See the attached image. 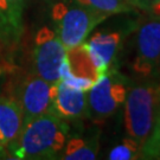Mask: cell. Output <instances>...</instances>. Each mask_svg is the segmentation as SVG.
<instances>
[{
  "mask_svg": "<svg viewBox=\"0 0 160 160\" xmlns=\"http://www.w3.org/2000/svg\"><path fill=\"white\" fill-rule=\"evenodd\" d=\"M159 63H160V61H159Z\"/></svg>",
  "mask_w": 160,
  "mask_h": 160,
  "instance_id": "19",
  "label": "cell"
},
{
  "mask_svg": "<svg viewBox=\"0 0 160 160\" xmlns=\"http://www.w3.org/2000/svg\"><path fill=\"white\" fill-rule=\"evenodd\" d=\"M55 84L43 80L38 75H31L24 81L18 97L23 110L24 123L40 115L53 113L52 100Z\"/></svg>",
  "mask_w": 160,
  "mask_h": 160,
  "instance_id": "7",
  "label": "cell"
},
{
  "mask_svg": "<svg viewBox=\"0 0 160 160\" xmlns=\"http://www.w3.org/2000/svg\"><path fill=\"white\" fill-rule=\"evenodd\" d=\"M1 148H2V146H1V145H0V152H1Z\"/></svg>",
  "mask_w": 160,
  "mask_h": 160,
  "instance_id": "18",
  "label": "cell"
},
{
  "mask_svg": "<svg viewBox=\"0 0 160 160\" xmlns=\"http://www.w3.org/2000/svg\"><path fill=\"white\" fill-rule=\"evenodd\" d=\"M120 42L121 34L118 32H110V33L96 32L84 42L94 61L96 62L103 74L109 72V65L115 58Z\"/></svg>",
  "mask_w": 160,
  "mask_h": 160,
  "instance_id": "12",
  "label": "cell"
},
{
  "mask_svg": "<svg viewBox=\"0 0 160 160\" xmlns=\"http://www.w3.org/2000/svg\"><path fill=\"white\" fill-rule=\"evenodd\" d=\"M160 109V83L134 87L125 100V126L128 137L142 149L153 131Z\"/></svg>",
  "mask_w": 160,
  "mask_h": 160,
  "instance_id": "2",
  "label": "cell"
},
{
  "mask_svg": "<svg viewBox=\"0 0 160 160\" xmlns=\"http://www.w3.org/2000/svg\"><path fill=\"white\" fill-rule=\"evenodd\" d=\"M134 4L142 6L145 8H152L154 5L160 4V0H134Z\"/></svg>",
  "mask_w": 160,
  "mask_h": 160,
  "instance_id": "17",
  "label": "cell"
},
{
  "mask_svg": "<svg viewBox=\"0 0 160 160\" xmlns=\"http://www.w3.org/2000/svg\"><path fill=\"white\" fill-rule=\"evenodd\" d=\"M160 61V20H149L139 29L137 55L133 70L141 76H148Z\"/></svg>",
  "mask_w": 160,
  "mask_h": 160,
  "instance_id": "8",
  "label": "cell"
},
{
  "mask_svg": "<svg viewBox=\"0 0 160 160\" xmlns=\"http://www.w3.org/2000/svg\"><path fill=\"white\" fill-rule=\"evenodd\" d=\"M67 56V48L57 33L48 26L38 30L34 38L33 64L36 75L52 84L61 81V69Z\"/></svg>",
  "mask_w": 160,
  "mask_h": 160,
  "instance_id": "5",
  "label": "cell"
},
{
  "mask_svg": "<svg viewBox=\"0 0 160 160\" xmlns=\"http://www.w3.org/2000/svg\"><path fill=\"white\" fill-rule=\"evenodd\" d=\"M141 155V146L132 138L123 139L110 149L108 159L110 160H133Z\"/></svg>",
  "mask_w": 160,
  "mask_h": 160,
  "instance_id": "15",
  "label": "cell"
},
{
  "mask_svg": "<svg viewBox=\"0 0 160 160\" xmlns=\"http://www.w3.org/2000/svg\"><path fill=\"white\" fill-rule=\"evenodd\" d=\"M104 75L84 42L75 48L67 49V56L61 69V81L64 83L88 92Z\"/></svg>",
  "mask_w": 160,
  "mask_h": 160,
  "instance_id": "6",
  "label": "cell"
},
{
  "mask_svg": "<svg viewBox=\"0 0 160 160\" xmlns=\"http://www.w3.org/2000/svg\"><path fill=\"white\" fill-rule=\"evenodd\" d=\"M24 126L23 110L18 98L0 96V145L10 146Z\"/></svg>",
  "mask_w": 160,
  "mask_h": 160,
  "instance_id": "11",
  "label": "cell"
},
{
  "mask_svg": "<svg viewBox=\"0 0 160 160\" xmlns=\"http://www.w3.org/2000/svg\"><path fill=\"white\" fill-rule=\"evenodd\" d=\"M68 132L65 120L48 113L24 123L8 148L17 159H55L68 141Z\"/></svg>",
  "mask_w": 160,
  "mask_h": 160,
  "instance_id": "1",
  "label": "cell"
},
{
  "mask_svg": "<svg viewBox=\"0 0 160 160\" xmlns=\"http://www.w3.org/2000/svg\"><path fill=\"white\" fill-rule=\"evenodd\" d=\"M26 1L0 0V43L7 49H14L22 39Z\"/></svg>",
  "mask_w": 160,
  "mask_h": 160,
  "instance_id": "10",
  "label": "cell"
},
{
  "mask_svg": "<svg viewBox=\"0 0 160 160\" xmlns=\"http://www.w3.org/2000/svg\"><path fill=\"white\" fill-rule=\"evenodd\" d=\"M51 16L56 25L55 32L67 49L86 42L92 30L109 17L88 6H71L64 2L52 7Z\"/></svg>",
  "mask_w": 160,
  "mask_h": 160,
  "instance_id": "3",
  "label": "cell"
},
{
  "mask_svg": "<svg viewBox=\"0 0 160 160\" xmlns=\"http://www.w3.org/2000/svg\"><path fill=\"white\" fill-rule=\"evenodd\" d=\"M52 110L63 120H77L88 116V92L59 81L55 84Z\"/></svg>",
  "mask_w": 160,
  "mask_h": 160,
  "instance_id": "9",
  "label": "cell"
},
{
  "mask_svg": "<svg viewBox=\"0 0 160 160\" xmlns=\"http://www.w3.org/2000/svg\"><path fill=\"white\" fill-rule=\"evenodd\" d=\"M77 2L102 12L107 16L131 12L135 6L134 0H77Z\"/></svg>",
  "mask_w": 160,
  "mask_h": 160,
  "instance_id": "14",
  "label": "cell"
},
{
  "mask_svg": "<svg viewBox=\"0 0 160 160\" xmlns=\"http://www.w3.org/2000/svg\"><path fill=\"white\" fill-rule=\"evenodd\" d=\"M126 96L123 81L107 72L88 90V116L95 123L102 125L125 103Z\"/></svg>",
  "mask_w": 160,
  "mask_h": 160,
  "instance_id": "4",
  "label": "cell"
},
{
  "mask_svg": "<svg viewBox=\"0 0 160 160\" xmlns=\"http://www.w3.org/2000/svg\"><path fill=\"white\" fill-rule=\"evenodd\" d=\"M98 143L96 139L72 138L67 141L61 158L65 160H92L96 159Z\"/></svg>",
  "mask_w": 160,
  "mask_h": 160,
  "instance_id": "13",
  "label": "cell"
},
{
  "mask_svg": "<svg viewBox=\"0 0 160 160\" xmlns=\"http://www.w3.org/2000/svg\"><path fill=\"white\" fill-rule=\"evenodd\" d=\"M141 155L146 159H160V109L153 131L142 146Z\"/></svg>",
  "mask_w": 160,
  "mask_h": 160,
  "instance_id": "16",
  "label": "cell"
}]
</instances>
